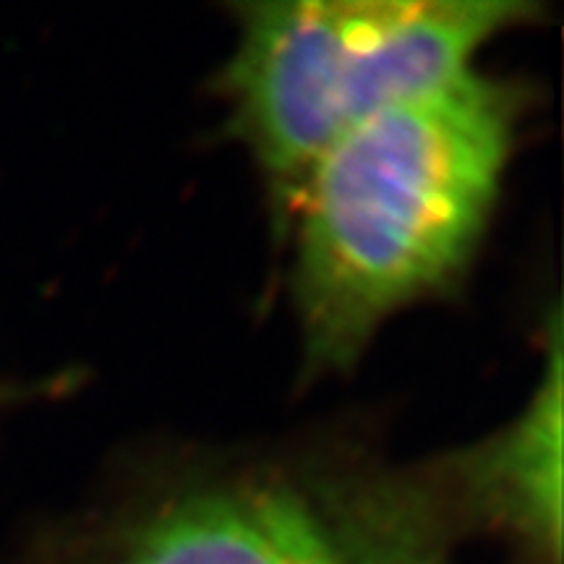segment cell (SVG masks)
Masks as SVG:
<instances>
[{
  "mask_svg": "<svg viewBox=\"0 0 564 564\" xmlns=\"http://www.w3.org/2000/svg\"><path fill=\"white\" fill-rule=\"evenodd\" d=\"M525 105L518 82L470 68L377 112L314 162L285 212L308 371H348L392 316L468 272Z\"/></svg>",
  "mask_w": 564,
  "mask_h": 564,
  "instance_id": "obj_1",
  "label": "cell"
},
{
  "mask_svg": "<svg viewBox=\"0 0 564 564\" xmlns=\"http://www.w3.org/2000/svg\"><path fill=\"white\" fill-rule=\"evenodd\" d=\"M465 535L432 460L303 447L171 470L91 525L70 564H453Z\"/></svg>",
  "mask_w": 564,
  "mask_h": 564,
  "instance_id": "obj_2",
  "label": "cell"
},
{
  "mask_svg": "<svg viewBox=\"0 0 564 564\" xmlns=\"http://www.w3.org/2000/svg\"><path fill=\"white\" fill-rule=\"evenodd\" d=\"M220 76L230 131L285 217L314 162L392 105L476 68L531 0H251L236 3Z\"/></svg>",
  "mask_w": 564,
  "mask_h": 564,
  "instance_id": "obj_3",
  "label": "cell"
},
{
  "mask_svg": "<svg viewBox=\"0 0 564 564\" xmlns=\"http://www.w3.org/2000/svg\"><path fill=\"white\" fill-rule=\"evenodd\" d=\"M562 379L554 312L525 405L484 440L432 460L468 533L499 535L523 564H562Z\"/></svg>",
  "mask_w": 564,
  "mask_h": 564,
  "instance_id": "obj_4",
  "label": "cell"
},
{
  "mask_svg": "<svg viewBox=\"0 0 564 564\" xmlns=\"http://www.w3.org/2000/svg\"><path fill=\"white\" fill-rule=\"evenodd\" d=\"M0 403H3V392H0Z\"/></svg>",
  "mask_w": 564,
  "mask_h": 564,
  "instance_id": "obj_5",
  "label": "cell"
}]
</instances>
